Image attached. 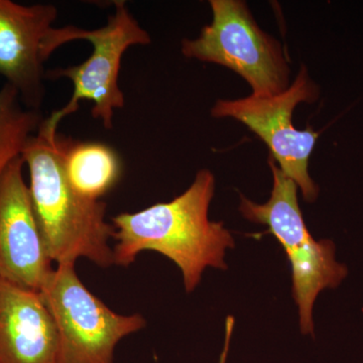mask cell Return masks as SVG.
I'll return each mask as SVG.
<instances>
[{"label": "cell", "mask_w": 363, "mask_h": 363, "mask_svg": "<svg viewBox=\"0 0 363 363\" xmlns=\"http://www.w3.org/2000/svg\"><path fill=\"white\" fill-rule=\"evenodd\" d=\"M214 190L213 174L201 169L192 185L172 201L117 214L111 219L114 264L130 266L138 253L155 250L180 267L187 292L200 283L207 267L226 269V250L235 242L222 222L209 219Z\"/></svg>", "instance_id": "1"}, {"label": "cell", "mask_w": 363, "mask_h": 363, "mask_svg": "<svg viewBox=\"0 0 363 363\" xmlns=\"http://www.w3.org/2000/svg\"><path fill=\"white\" fill-rule=\"evenodd\" d=\"M30 172V202L45 252L57 264H74L80 257L97 266L114 264L109 240L114 227L105 219L106 204L78 194L67 180L58 133L40 126L23 152Z\"/></svg>", "instance_id": "2"}, {"label": "cell", "mask_w": 363, "mask_h": 363, "mask_svg": "<svg viewBox=\"0 0 363 363\" xmlns=\"http://www.w3.org/2000/svg\"><path fill=\"white\" fill-rule=\"evenodd\" d=\"M114 13L106 25L96 30L78 26L52 28L43 45L45 62L61 45L73 40H87L93 47L89 58L78 66L45 71V79L66 78L73 84V94L65 106L44 121L43 128L58 133V126L67 116L75 113L83 100L93 104V118L101 121L107 130L113 128L116 109L123 108L124 95L118 79L124 52L133 45L150 44V33L133 18L126 2H113Z\"/></svg>", "instance_id": "3"}, {"label": "cell", "mask_w": 363, "mask_h": 363, "mask_svg": "<svg viewBox=\"0 0 363 363\" xmlns=\"http://www.w3.org/2000/svg\"><path fill=\"white\" fill-rule=\"evenodd\" d=\"M272 173L271 198L257 204L240 197L242 216L267 227L286 250L292 267L293 297L298 307L300 328L314 333L313 306L317 296L327 288H336L347 274V269L335 260V247L328 240L313 238L298 202V186L279 168L269 156Z\"/></svg>", "instance_id": "4"}, {"label": "cell", "mask_w": 363, "mask_h": 363, "mask_svg": "<svg viewBox=\"0 0 363 363\" xmlns=\"http://www.w3.org/2000/svg\"><path fill=\"white\" fill-rule=\"evenodd\" d=\"M213 20L199 37L184 39L189 59L224 66L238 73L257 97H271L290 86V67L283 45L264 32L240 0H211Z\"/></svg>", "instance_id": "5"}, {"label": "cell", "mask_w": 363, "mask_h": 363, "mask_svg": "<svg viewBox=\"0 0 363 363\" xmlns=\"http://www.w3.org/2000/svg\"><path fill=\"white\" fill-rule=\"evenodd\" d=\"M40 295L58 330L57 363H113L117 343L145 326L140 314H117L93 295L74 264H59Z\"/></svg>", "instance_id": "6"}, {"label": "cell", "mask_w": 363, "mask_h": 363, "mask_svg": "<svg viewBox=\"0 0 363 363\" xmlns=\"http://www.w3.org/2000/svg\"><path fill=\"white\" fill-rule=\"evenodd\" d=\"M318 88L307 68L301 67L297 77L284 92L271 97L255 95L235 100H217L210 114L214 118H233L259 136L279 168L300 188L306 201L317 199L318 187L309 175V160L319 133L297 130L293 112L300 104L317 99Z\"/></svg>", "instance_id": "7"}, {"label": "cell", "mask_w": 363, "mask_h": 363, "mask_svg": "<svg viewBox=\"0 0 363 363\" xmlns=\"http://www.w3.org/2000/svg\"><path fill=\"white\" fill-rule=\"evenodd\" d=\"M23 157L0 176V279L39 292L52 274L33 213Z\"/></svg>", "instance_id": "8"}, {"label": "cell", "mask_w": 363, "mask_h": 363, "mask_svg": "<svg viewBox=\"0 0 363 363\" xmlns=\"http://www.w3.org/2000/svg\"><path fill=\"white\" fill-rule=\"evenodd\" d=\"M57 18L58 9L52 4L23 6L0 0V76L33 111H40L44 100L43 45Z\"/></svg>", "instance_id": "9"}, {"label": "cell", "mask_w": 363, "mask_h": 363, "mask_svg": "<svg viewBox=\"0 0 363 363\" xmlns=\"http://www.w3.org/2000/svg\"><path fill=\"white\" fill-rule=\"evenodd\" d=\"M59 334L39 292L0 279V363H57Z\"/></svg>", "instance_id": "10"}, {"label": "cell", "mask_w": 363, "mask_h": 363, "mask_svg": "<svg viewBox=\"0 0 363 363\" xmlns=\"http://www.w3.org/2000/svg\"><path fill=\"white\" fill-rule=\"evenodd\" d=\"M58 143L67 180L82 197L99 201L121 180L123 164L109 145L66 140L59 135Z\"/></svg>", "instance_id": "11"}, {"label": "cell", "mask_w": 363, "mask_h": 363, "mask_svg": "<svg viewBox=\"0 0 363 363\" xmlns=\"http://www.w3.org/2000/svg\"><path fill=\"white\" fill-rule=\"evenodd\" d=\"M40 111L28 108L13 86L0 89V176L23 156V150L44 123Z\"/></svg>", "instance_id": "12"}]
</instances>
